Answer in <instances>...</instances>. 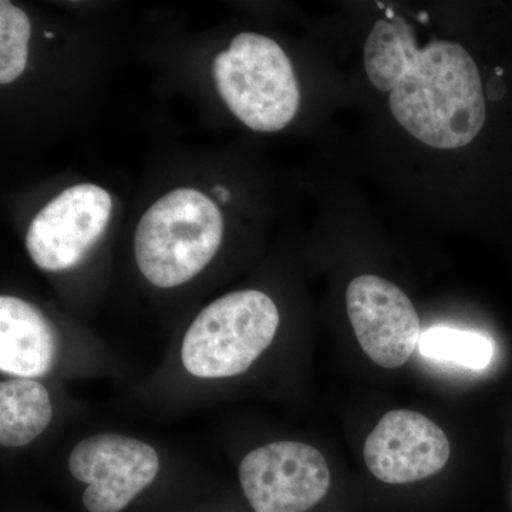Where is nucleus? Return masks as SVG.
<instances>
[{"label": "nucleus", "instance_id": "6", "mask_svg": "<svg viewBox=\"0 0 512 512\" xmlns=\"http://www.w3.org/2000/svg\"><path fill=\"white\" fill-rule=\"evenodd\" d=\"M218 93L238 120L259 133L288 126L299 109L298 82L282 47L258 33H239L212 62Z\"/></svg>", "mask_w": 512, "mask_h": 512}, {"label": "nucleus", "instance_id": "1", "mask_svg": "<svg viewBox=\"0 0 512 512\" xmlns=\"http://www.w3.org/2000/svg\"><path fill=\"white\" fill-rule=\"evenodd\" d=\"M365 67L370 83L390 93L394 119L414 138L440 150L467 146L487 117L476 62L458 43L420 49L402 16L376 22L367 36Z\"/></svg>", "mask_w": 512, "mask_h": 512}, {"label": "nucleus", "instance_id": "8", "mask_svg": "<svg viewBox=\"0 0 512 512\" xmlns=\"http://www.w3.org/2000/svg\"><path fill=\"white\" fill-rule=\"evenodd\" d=\"M89 404L53 380L0 379V454L3 464L50 453L64 430L86 419Z\"/></svg>", "mask_w": 512, "mask_h": 512}, {"label": "nucleus", "instance_id": "10", "mask_svg": "<svg viewBox=\"0 0 512 512\" xmlns=\"http://www.w3.org/2000/svg\"><path fill=\"white\" fill-rule=\"evenodd\" d=\"M450 454L447 434L429 417L410 410L384 414L363 448L370 473L386 484H410L434 476Z\"/></svg>", "mask_w": 512, "mask_h": 512}, {"label": "nucleus", "instance_id": "13", "mask_svg": "<svg viewBox=\"0 0 512 512\" xmlns=\"http://www.w3.org/2000/svg\"><path fill=\"white\" fill-rule=\"evenodd\" d=\"M181 512H251L242 503L237 491L224 484L221 478H214L194 500L185 505Z\"/></svg>", "mask_w": 512, "mask_h": 512}, {"label": "nucleus", "instance_id": "11", "mask_svg": "<svg viewBox=\"0 0 512 512\" xmlns=\"http://www.w3.org/2000/svg\"><path fill=\"white\" fill-rule=\"evenodd\" d=\"M419 352L427 359L483 370L494 356V345L483 333L434 326L420 335Z\"/></svg>", "mask_w": 512, "mask_h": 512}, {"label": "nucleus", "instance_id": "7", "mask_svg": "<svg viewBox=\"0 0 512 512\" xmlns=\"http://www.w3.org/2000/svg\"><path fill=\"white\" fill-rule=\"evenodd\" d=\"M113 201L99 185L67 188L37 212L26 232L33 264L53 276L74 274L93 254L109 225Z\"/></svg>", "mask_w": 512, "mask_h": 512}, {"label": "nucleus", "instance_id": "9", "mask_svg": "<svg viewBox=\"0 0 512 512\" xmlns=\"http://www.w3.org/2000/svg\"><path fill=\"white\" fill-rule=\"evenodd\" d=\"M357 342L376 365L403 366L419 346L420 320L409 296L387 279L357 276L346 292Z\"/></svg>", "mask_w": 512, "mask_h": 512}, {"label": "nucleus", "instance_id": "2", "mask_svg": "<svg viewBox=\"0 0 512 512\" xmlns=\"http://www.w3.org/2000/svg\"><path fill=\"white\" fill-rule=\"evenodd\" d=\"M53 454L76 512H181L215 478L171 444L116 427L70 433Z\"/></svg>", "mask_w": 512, "mask_h": 512}, {"label": "nucleus", "instance_id": "3", "mask_svg": "<svg viewBox=\"0 0 512 512\" xmlns=\"http://www.w3.org/2000/svg\"><path fill=\"white\" fill-rule=\"evenodd\" d=\"M0 375L66 384L138 377L119 348L15 293L0 296Z\"/></svg>", "mask_w": 512, "mask_h": 512}, {"label": "nucleus", "instance_id": "15", "mask_svg": "<svg viewBox=\"0 0 512 512\" xmlns=\"http://www.w3.org/2000/svg\"><path fill=\"white\" fill-rule=\"evenodd\" d=\"M214 194L217 195L218 198H220L221 201L227 202L229 198V191L225 187H215Z\"/></svg>", "mask_w": 512, "mask_h": 512}, {"label": "nucleus", "instance_id": "16", "mask_svg": "<svg viewBox=\"0 0 512 512\" xmlns=\"http://www.w3.org/2000/svg\"><path fill=\"white\" fill-rule=\"evenodd\" d=\"M45 35H46L47 37H53V36H55V35H53V33H49V32H46V33H45Z\"/></svg>", "mask_w": 512, "mask_h": 512}, {"label": "nucleus", "instance_id": "12", "mask_svg": "<svg viewBox=\"0 0 512 512\" xmlns=\"http://www.w3.org/2000/svg\"><path fill=\"white\" fill-rule=\"evenodd\" d=\"M30 20L9 0L0 2V84L18 80L28 64Z\"/></svg>", "mask_w": 512, "mask_h": 512}, {"label": "nucleus", "instance_id": "4", "mask_svg": "<svg viewBox=\"0 0 512 512\" xmlns=\"http://www.w3.org/2000/svg\"><path fill=\"white\" fill-rule=\"evenodd\" d=\"M222 241L224 220L215 202L194 188H178L154 202L138 222L134 262L154 291H181L211 268Z\"/></svg>", "mask_w": 512, "mask_h": 512}, {"label": "nucleus", "instance_id": "5", "mask_svg": "<svg viewBox=\"0 0 512 512\" xmlns=\"http://www.w3.org/2000/svg\"><path fill=\"white\" fill-rule=\"evenodd\" d=\"M234 468L235 491L251 512H312L328 497L332 474L322 451L303 440L239 446L217 436Z\"/></svg>", "mask_w": 512, "mask_h": 512}, {"label": "nucleus", "instance_id": "14", "mask_svg": "<svg viewBox=\"0 0 512 512\" xmlns=\"http://www.w3.org/2000/svg\"><path fill=\"white\" fill-rule=\"evenodd\" d=\"M0 512H57L43 507L18 495H3Z\"/></svg>", "mask_w": 512, "mask_h": 512}]
</instances>
